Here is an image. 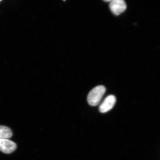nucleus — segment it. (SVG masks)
I'll list each match as a JSON object with an SVG mask.
<instances>
[{"mask_svg":"<svg viewBox=\"0 0 160 160\" xmlns=\"http://www.w3.org/2000/svg\"><path fill=\"white\" fill-rule=\"evenodd\" d=\"M116 98L114 95H110L106 97L100 106L99 111L102 113H105L111 110L115 104Z\"/></svg>","mask_w":160,"mask_h":160,"instance_id":"7ed1b4c3","label":"nucleus"},{"mask_svg":"<svg viewBox=\"0 0 160 160\" xmlns=\"http://www.w3.org/2000/svg\"><path fill=\"white\" fill-rule=\"evenodd\" d=\"M126 4L123 0H111L109 3V8L112 13L118 16L126 10Z\"/></svg>","mask_w":160,"mask_h":160,"instance_id":"f03ea898","label":"nucleus"},{"mask_svg":"<svg viewBox=\"0 0 160 160\" xmlns=\"http://www.w3.org/2000/svg\"><path fill=\"white\" fill-rule=\"evenodd\" d=\"M16 148V144L14 142L9 139H0V150L4 153H12Z\"/></svg>","mask_w":160,"mask_h":160,"instance_id":"20e7f679","label":"nucleus"},{"mask_svg":"<svg viewBox=\"0 0 160 160\" xmlns=\"http://www.w3.org/2000/svg\"><path fill=\"white\" fill-rule=\"evenodd\" d=\"M104 2H111V0H109V1H107V0H106V1H104Z\"/></svg>","mask_w":160,"mask_h":160,"instance_id":"423d86ee","label":"nucleus"},{"mask_svg":"<svg viewBox=\"0 0 160 160\" xmlns=\"http://www.w3.org/2000/svg\"><path fill=\"white\" fill-rule=\"evenodd\" d=\"M11 129L6 126H0V139H8L12 136Z\"/></svg>","mask_w":160,"mask_h":160,"instance_id":"39448f33","label":"nucleus"},{"mask_svg":"<svg viewBox=\"0 0 160 160\" xmlns=\"http://www.w3.org/2000/svg\"><path fill=\"white\" fill-rule=\"evenodd\" d=\"M106 89L103 86H98L89 92L87 101L91 106H98L106 92Z\"/></svg>","mask_w":160,"mask_h":160,"instance_id":"f257e3e1","label":"nucleus"}]
</instances>
